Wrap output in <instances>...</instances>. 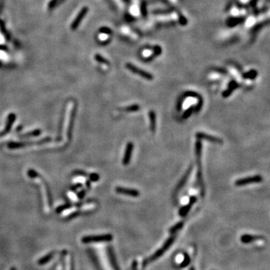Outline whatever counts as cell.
Wrapping results in <instances>:
<instances>
[{"label": "cell", "instance_id": "cell-17", "mask_svg": "<svg viewBox=\"0 0 270 270\" xmlns=\"http://www.w3.org/2000/svg\"><path fill=\"white\" fill-rule=\"evenodd\" d=\"M53 255H54L53 252H51V253L45 255V257H43L42 258H41L38 263H39V265H45V264L47 263L49 261L51 260V259L53 258Z\"/></svg>", "mask_w": 270, "mask_h": 270}, {"label": "cell", "instance_id": "cell-28", "mask_svg": "<svg viewBox=\"0 0 270 270\" xmlns=\"http://www.w3.org/2000/svg\"><path fill=\"white\" fill-rule=\"evenodd\" d=\"M202 105H203V100H202V98H200V99H198L197 105L194 107V112L195 113L199 112V111L201 110V108H202Z\"/></svg>", "mask_w": 270, "mask_h": 270}, {"label": "cell", "instance_id": "cell-3", "mask_svg": "<svg viewBox=\"0 0 270 270\" xmlns=\"http://www.w3.org/2000/svg\"><path fill=\"white\" fill-rule=\"evenodd\" d=\"M113 236L111 234L98 235V236H86L82 238L83 243H107L113 240Z\"/></svg>", "mask_w": 270, "mask_h": 270}, {"label": "cell", "instance_id": "cell-20", "mask_svg": "<svg viewBox=\"0 0 270 270\" xmlns=\"http://www.w3.org/2000/svg\"><path fill=\"white\" fill-rule=\"evenodd\" d=\"M183 225H184V222H183V221H180V222L177 223V224L173 226V227L170 229L169 232L171 233H172V234H175L177 231H179V230H181V229L182 228Z\"/></svg>", "mask_w": 270, "mask_h": 270}, {"label": "cell", "instance_id": "cell-36", "mask_svg": "<svg viewBox=\"0 0 270 270\" xmlns=\"http://www.w3.org/2000/svg\"><path fill=\"white\" fill-rule=\"evenodd\" d=\"M141 11H142V14H143V16H146V5H145V3L142 4Z\"/></svg>", "mask_w": 270, "mask_h": 270}, {"label": "cell", "instance_id": "cell-32", "mask_svg": "<svg viewBox=\"0 0 270 270\" xmlns=\"http://www.w3.org/2000/svg\"><path fill=\"white\" fill-rule=\"evenodd\" d=\"M99 175L98 174H95V173H93V174H91L89 175V180L92 182H97L99 180Z\"/></svg>", "mask_w": 270, "mask_h": 270}, {"label": "cell", "instance_id": "cell-12", "mask_svg": "<svg viewBox=\"0 0 270 270\" xmlns=\"http://www.w3.org/2000/svg\"><path fill=\"white\" fill-rule=\"evenodd\" d=\"M192 171H193V165H191L190 167H189V168L188 169V171H186L185 174V175L183 176L182 178L181 179V180L180 181V182H179L178 185H177V188H176V190H175L176 192L178 191H180V189L182 188L183 186L185 185V184L187 182L188 180L189 177H190V174H191Z\"/></svg>", "mask_w": 270, "mask_h": 270}, {"label": "cell", "instance_id": "cell-16", "mask_svg": "<svg viewBox=\"0 0 270 270\" xmlns=\"http://www.w3.org/2000/svg\"><path fill=\"white\" fill-rule=\"evenodd\" d=\"M257 71L256 70H251L248 72L243 74V77L244 79H250V80H254L257 77Z\"/></svg>", "mask_w": 270, "mask_h": 270}, {"label": "cell", "instance_id": "cell-10", "mask_svg": "<svg viewBox=\"0 0 270 270\" xmlns=\"http://www.w3.org/2000/svg\"><path fill=\"white\" fill-rule=\"evenodd\" d=\"M197 202V197L196 196H191L189 197V202L188 204H186L185 206H182L181 209L179 211V215L181 217H185V215H187V214L188 213L189 211L191 210V207L193 206V205L194 204L195 202Z\"/></svg>", "mask_w": 270, "mask_h": 270}, {"label": "cell", "instance_id": "cell-31", "mask_svg": "<svg viewBox=\"0 0 270 270\" xmlns=\"http://www.w3.org/2000/svg\"><path fill=\"white\" fill-rule=\"evenodd\" d=\"M184 100L185 98L182 95L178 100V102H177V111H180L182 110V105H183V102H184Z\"/></svg>", "mask_w": 270, "mask_h": 270}, {"label": "cell", "instance_id": "cell-18", "mask_svg": "<svg viewBox=\"0 0 270 270\" xmlns=\"http://www.w3.org/2000/svg\"><path fill=\"white\" fill-rule=\"evenodd\" d=\"M182 96L184 97L185 98H188V97H191V98H197V100L202 98L200 94H198L197 92H194V91H187V92H185L183 93Z\"/></svg>", "mask_w": 270, "mask_h": 270}, {"label": "cell", "instance_id": "cell-33", "mask_svg": "<svg viewBox=\"0 0 270 270\" xmlns=\"http://www.w3.org/2000/svg\"><path fill=\"white\" fill-rule=\"evenodd\" d=\"M100 32L101 33H105V34H111V29L108 27H102L100 29Z\"/></svg>", "mask_w": 270, "mask_h": 270}, {"label": "cell", "instance_id": "cell-37", "mask_svg": "<svg viewBox=\"0 0 270 270\" xmlns=\"http://www.w3.org/2000/svg\"><path fill=\"white\" fill-rule=\"evenodd\" d=\"M85 194H86V190H83V191H81L80 192H79L77 197H79V199H82V198L84 197Z\"/></svg>", "mask_w": 270, "mask_h": 270}, {"label": "cell", "instance_id": "cell-7", "mask_svg": "<svg viewBox=\"0 0 270 270\" xmlns=\"http://www.w3.org/2000/svg\"><path fill=\"white\" fill-rule=\"evenodd\" d=\"M88 11H89V8L88 7L85 6L80 10V11L79 12V14H77V16L76 17V18L74 19V20L73 21V23H71V29L72 30H76V29L78 28V26H80V23L81 21L83 20V19L86 17V15L87 14Z\"/></svg>", "mask_w": 270, "mask_h": 270}, {"label": "cell", "instance_id": "cell-21", "mask_svg": "<svg viewBox=\"0 0 270 270\" xmlns=\"http://www.w3.org/2000/svg\"><path fill=\"white\" fill-rule=\"evenodd\" d=\"M194 107L195 106H193V105L189 107V108H188V109L186 110L184 113H183L182 119H188L189 117L192 115V113H193L194 111Z\"/></svg>", "mask_w": 270, "mask_h": 270}, {"label": "cell", "instance_id": "cell-43", "mask_svg": "<svg viewBox=\"0 0 270 270\" xmlns=\"http://www.w3.org/2000/svg\"><path fill=\"white\" fill-rule=\"evenodd\" d=\"M125 2H129V0H124Z\"/></svg>", "mask_w": 270, "mask_h": 270}, {"label": "cell", "instance_id": "cell-42", "mask_svg": "<svg viewBox=\"0 0 270 270\" xmlns=\"http://www.w3.org/2000/svg\"><path fill=\"white\" fill-rule=\"evenodd\" d=\"M10 270H16V269H15V268H14V267H13V268H11V269H10Z\"/></svg>", "mask_w": 270, "mask_h": 270}, {"label": "cell", "instance_id": "cell-34", "mask_svg": "<svg viewBox=\"0 0 270 270\" xmlns=\"http://www.w3.org/2000/svg\"><path fill=\"white\" fill-rule=\"evenodd\" d=\"M74 174H75V175L83 176V177H87V174H86V172H84V171H80V170L74 171Z\"/></svg>", "mask_w": 270, "mask_h": 270}, {"label": "cell", "instance_id": "cell-13", "mask_svg": "<svg viewBox=\"0 0 270 270\" xmlns=\"http://www.w3.org/2000/svg\"><path fill=\"white\" fill-rule=\"evenodd\" d=\"M108 256H109L110 262H111V266H112L113 269L114 270H119L118 263H117L116 259L115 254H114L113 250L112 248L111 247L108 248Z\"/></svg>", "mask_w": 270, "mask_h": 270}, {"label": "cell", "instance_id": "cell-38", "mask_svg": "<svg viewBox=\"0 0 270 270\" xmlns=\"http://www.w3.org/2000/svg\"><path fill=\"white\" fill-rule=\"evenodd\" d=\"M180 22L182 23V25H185L187 23V20L182 15H180Z\"/></svg>", "mask_w": 270, "mask_h": 270}, {"label": "cell", "instance_id": "cell-22", "mask_svg": "<svg viewBox=\"0 0 270 270\" xmlns=\"http://www.w3.org/2000/svg\"><path fill=\"white\" fill-rule=\"evenodd\" d=\"M0 30H1L2 33L3 34L4 36H5V37L6 38V39H8V40H9V39H10V34L8 33V32L7 31V29H6V28H5V23H4L3 21H2L1 20H0Z\"/></svg>", "mask_w": 270, "mask_h": 270}, {"label": "cell", "instance_id": "cell-27", "mask_svg": "<svg viewBox=\"0 0 270 270\" xmlns=\"http://www.w3.org/2000/svg\"><path fill=\"white\" fill-rule=\"evenodd\" d=\"M70 207H71V204H70V203H66V204L62 205V206H59L56 209V213H60V212H63L64 210L69 209Z\"/></svg>", "mask_w": 270, "mask_h": 270}, {"label": "cell", "instance_id": "cell-23", "mask_svg": "<svg viewBox=\"0 0 270 270\" xmlns=\"http://www.w3.org/2000/svg\"><path fill=\"white\" fill-rule=\"evenodd\" d=\"M238 87H239V86H233V87H228L227 89H226V90H224V92H222V97H223V98H228V97L230 96V95H231L232 93H233V91H234L235 89H237Z\"/></svg>", "mask_w": 270, "mask_h": 270}, {"label": "cell", "instance_id": "cell-40", "mask_svg": "<svg viewBox=\"0 0 270 270\" xmlns=\"http://www.w3.org/2000/svg\"><path fill=\"white\" fill-rule=\"evenodd\" d=\"M90 185H91V181L90 180H87V181H86V186H87L88 188H89L90 187Z\"/></svg>", "mask_w": 270, "mask_h": 270}, {"label": "cell", "instance_id": "cell-25", "mask_svg": "<svg viewBox=\"0 0 270 270\" xmlns=\"http://www.w3.org/2000/svg\"><path fill=\"white\" fill-rule=\"evenodd\" d=\"M140 110V106L139 105H132L130 106H128L125 108V111L127 112H136Z\"/></svg>", "mask_w": 270, "mask_h": 270}, {"label": "cell", "instance_id": "cell-8", "mask_svg": "<svg viewBox=\"0 0 270 270\" xmlns=\"http://www.w3.org/2000/svg\"><path fill=\"white\" fill-rule=\"evenodd\" d=\"M134 147V143L132 142H128L127 143V145H126L125 150L124 152V156H123L122 158L123 165L127 166L130 163L132 153H133Z\"/></svg>", "mask_w": 270, "mask_h": 270}, {"label": "cell", "instance_id": "cell-30", "mask_svg": "<svg viewBox=\"0 0 270 270\" xmlns=\"http://www.w3.org/2000/svg\"><path fill=\"white\" fill-rule=\"evenodd\" d=\"M60 0H51L50 2L48 4V9L49 10H53L59 3Z\"/></svg>", "mask_w": 270, "mask_h": 270}, {"label": "cell", "instance_id": "cell-5", "mask_svg": "<svg viewBox=\"0 0 270 270\" xmlns=\"http://www.w3.org/2000/svg\"><path fill=\"white\" fill-rule=\"evenodd\" d=\"M263 182V177L260 175H255L252 177H246V178L239 179L235 182L236 186H243L246 185L252 184V183H260Z\"/></svg>", "mask_w": 270, "mask_h": 270}, {"label": "cell", "instance_id": "cell-26", "mask_svg": "<svg viewBox=\"0 0 270 270\" xmlns=\"http://www.w3.org/2000/svg\"><path fill=\"white\" fill-rule=\"evenodd\" d=\"M190 262H191L190 257H189L187 254H184V259H183V261L180 265V267H181V268L186 267L189 263H190Z\"/></svg>", "mask_w": 270, "mask_h": 270}, {"label": "cell", "instance_id": "cell-39", "mask_svg": "<svg viewBox=\"0 0 270 270\" xmlns=\"http://www.w3.org/2000/svg\"><path fill=\"white\" fill-rule=\"evenodd\" d=\"M81 186H82V185H81V184H77V185H74V187L71 188V190L74 191H76L77 188H79L81 187Z\"/></svg>", "mask_w": 270, "mask_h": 270}, {"label": "cell", "instance_id": "cell-14", "mask_svg": "<svg viewBox=\"0 0 270 270\" xmlns=\"http://www.w3.org/2000/svg\"><path fill=\"white\" fill-rule=\"evenodd\" d=\"M259 240H263L262 237L257 236H252V235L245 234L241 236V241L242 243L245 244H248V243H252L254 241H259Z\"/></svg>", "mask_w": 270, "mask_h": 270}, {"label": "cell", "instance_id": "cell-15", "mask_svg": "<svg viewBox=\"0 0 270 270\" xmlns=\"http://www.w3.org/2000/svg\"><path fill=\"white\" fill-rule=\"evenodd\" d=\"M149 122H150V129L152 132H155L156 130V114L155 111H149Z\"/></svg>", "mask_w": 270, "mask_h": 270}, {"label": "cell", "instance_id": "cell-29", "mask_svg": "<svg viewBox=\"0 0 270 270\" xmlns=\"http://www.w3.org/2000/svg\"><path fill=\"white\" fill-rule=\"evenodd\" d=\"M27 174H28V176H29V177L32 179H35V178H38V177H39V174H38L36 171L32 170V169H30V170L28 171Z\"/></svg>", "mask_w": 270, "mask_h": 270}, {"label": "cell", "instance_id": "cell-1", "mask_svg": "<svg viewBox=\"0 0 270 270\" xmlns=\"http://www.w3.org/2000/svg\"><path fill=\"white\" fill-rule=\"evenodd\" d=\"M201 155H202V142L200 140H197L195 142V155H196V161L197 164V182L200 185V189L201 197H204L205 196V186L203 182L202 174V165H201Z\"/></svg>", "mask_w": 270, "mask_h": 270}, {"label": "cell", "instance_id": "cell-9", "mask_svg": "<svg viewBox=\"0 0 270 270\" xmlns=\"http://www.w3.org/2000/svg\"><path fill=\"white\" fill-rule=\"evenodd\" d=\"M116 191L120 194L127 195V196L133 197H137L140 196V191L138 190L133 188H126L120 187V186L116 188Z\"/></svg>", "mask_w": 270, "mask_h": 270}, {"label": "cell", "instance_id": "cell-6", "mask_svg": "<svg viewBox=\"0 0 270 270\" xmlns=\"http://www.w3.org/2000/svg\"><path fill=\"white\" fill-rule=\"evenodd\" d=\"M195 137L197 140H204L206 141L211 142V143H218V144H222L224 143L222 139H221L220 137H215L213 135L203 133V132H197L196 134H195Z\"/></svg>", "mask_w": 270, "mask_h": 270}, {"label": "cell", "instance_id": "cell-19", "mask_svg": "<svg viewBox=\"0 0 270 270\" xmlns=\"http://www.w3.org/2000/svg\"><path fill=\"white\" fill-rule=\"evenodd\" d=\"M41 134V130L37 129V130H34L32 131L28 132V133L20 135V137H25V138H27V137H37L39 135Z\"/></svg>", "mask_w": 270, "mask_h": 270}, {"label": "cell", "instance_id": "cell-11", "mask_svg": "<svg viewBox=\"0 0 270 270\" xmlns=\"http://www.w3.org/2000/svg\"><path fill=\"white\" fill-rule=\"evenodd\" d=\"M15 119H16L15 114L13 113H10L9 116H8V119H7V123L6 125H5V129L0 133V137H3V136H5V134H7L10 131L11 127H12V125L14 124Z\"/></svg>", "mask_w": 270, "mask_h": 270}, {"label": "cell", "instance_id": "cell-41", "mask_svg": "<svg viewBox=\"0 0 270 270\" xmlns=\"http://www.w3.org/2000/svg\"><path fill=\"white\" fill-rule=\"evenodd\" d=\"M189 270H195V269H194V267H193V266L191 267L190 269H189Z\"/></svg>", "mask_w": 270, "mask_h": 270}, {"label": "cell", "instance_id": "cell-24", "mask_svg": "<svg viewBox=\"0 0 270 270\" xmlns=\"http://www.w3.org/2000/svg\"><path fill=\"white\" fill-rule=\"evenodd\" d=\"M95 59L96 60L97 62H98L101 63V64H105V65H110V62L108 61V59L103 57L102 56L99 55V54H95Z\"/></svg>", "mask_w": 270, "mask_h": 270}, {"label": "cell", "instance_id": "cell-2", "mask_svg": "<svg viewBox=\"0 0 270 270\" xmlns=\"http://www.w3.org/2000/svg\"><path fill=\"white\" fill-rule=\"evenodd\" d=\"M175 239H176V236H171V237H170L169 239H167V241L164 243V244L163 245V246L161 248L158 249V250L157 251L155 254H153L152 256H150L149 257L146 258V260H143V267L146 266H147L149 263L153 262V261L156 260L158 259L160 257L162 256V255L164 254L166 251H167V250H168V249L170 248V247L172 246V244L174 243V241H175Z\"/></svg>", "mask_w": 270, "mask_h": 270}, {"label": "cell", "instance_id": "cell-4", "mask_svg": "<svg viewBox=\"0 0 270 270\" xmlns=\"http://www.w3.org/2000/svg\"><path fill=\"white\" fill-rule=\"evenodd\" d=\"M125 68L127 69H128L129 71H131L132 73L135 74H137V75L140 76L143 78L146 79L147 80H153V75L150 73L147 72V71H144L143 69H140L139 68L136 67L134 65L131 64V63H127L125 64Z\"/></svg>", "mask_w": 270, "mask_h": 270}, {"label": "cell", "instance_id": "cell-35", "mask_svg": "<svg viewBox=\"0 0 270 270\" xmlns=\"http://www.w3.org/2000/svg\"><path fill=\"white\" fill-rule=\"evenodd\" d=\"M236 21L240 22V21H241V20H240V19H239V18H236L235 20H234V19H231V20H230V21H229V24L236 25V23H237V22H236Z\"/></svg>", "mask_w": 270, "mask_h": 270}]
</instances>
